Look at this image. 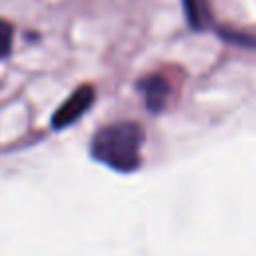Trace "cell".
<instances>
[{
  "instance_id": "cell-5",
  "label": "cell",
  "mask_w": 256,
  "mask_h": 256,
  "mask_svg": "<svg viewBox=\"0 0 256 256\" xmlns=\"http://www.w3.org/2000/svg\"><path fill=\"white\" fill-rule=\"evenodd\" d=\"M12 46H14V26L8 20L0 18V60L12 54Z\"/></svg>"
},
{
  "instance_id": "cell-4",
  "label": "cell",
  "mask_w": 256,
  "mask_h": 256,
  "mask_svg": "<svg viewBox=\"0 0 256 256\" xmlns=\"http://www.w3.org/2000/svg\"><path fill=\"white\" fill-rule=\"evenodd\" d=\"M184 16L186 22L192 30L202 32L210 28L212 24V12H210V2L208 0H182Z\"/></svg>"
},
{
  "instance_id": "cell-2",
  "label": "cell",
  "mask_w": 256,
  "mask_h": 256,
  "mask_svg": "<svg viewBox=\"0 0 256 256\" xmlns=\"http://www.w3.org/2000/svg\"><path fill=\"white\" fill-rule=\"evenodd\" d=\"M94 98H96V92H94V86L92 84H82L78 86L54 112L52 116V128L54 130H62V128H68L70 124H74L76 120H80L88 108L94 104Z\"/></svg>"
},
{
  "instance_id": "cell-3",
  "label": "cell",
  "mask_w": 256,
  "mask_h": 256,
  "mask_svg": "<svg viewBox=\"0 0 256 256\" xmlns=\"http://www.w3.org/2000/svg\"><path fill=\"white\" fill-rule=\"evenodd\" d=\"M138 90L142 92L144 104L150 112H160L168 100L170 86L160 74H148L138 80Z\"/></svg>"
},
{
  "instance_id": "cell-1",
  "label": "cell",
  "mask_w": 256,
  "mask_h": 256,
  "mask_svg": "<svg viewBox=\"0 0 256 256\" xmlns=\"http://www.w3.org/2000/svg\"><path fill=\"white\" fill-rule=\"evenodd\" d=\"M144 132L138 122L120 120L102 126L90 140V154L96 162L116 170L134 172L140 166V148Z\"/></svg>"
}]
</instances>
